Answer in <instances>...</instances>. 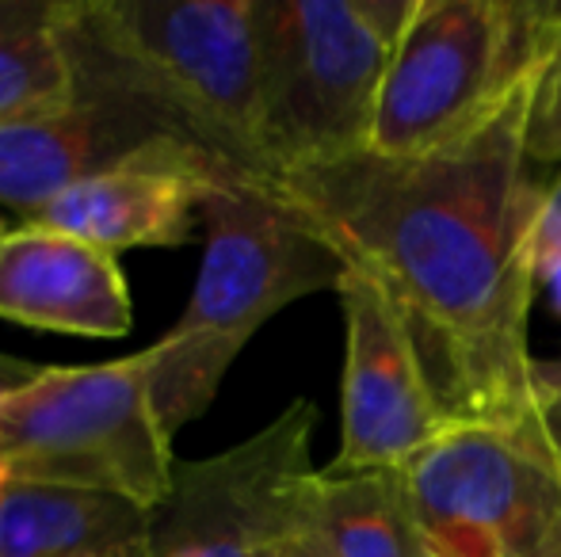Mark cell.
I'll return each instance as SVG.
<instances>
[{
  "instance_id": "1",
  "label": "cell",
  "mask_w": 561,
  "mask_h": 557,
  "mask_svg": "<svg viewBox=\"0 0 561 557\" xmlns=\"http://www.w3.org/2000/svg\"><path fill=\"white\" fill-rule=\"evenodd\" d=\"M535 69L539 50L501 104L436 153H359L279 179L336 253L393 294L458 423L550 413L527 340L547 199L527 176Z\"/></svg>"
},
{
  "instance_id": "2",
  "label": "cell",
  "mask_w": 561,
  "mask_h": 557,
  "mask_svg": "<svg viewBox=\"0 0 561 557\" xmlns=\"http://www.w3.org/2000/svg\"><path fill=\"white\" fill-rule=\"evenodd\" d=\"M61 46L73 92L134 107L233 176L275 184L256 0H66Z\"/></svg>"
},
{
  "instance_id": "3",
  "label": "cell",
  "mask_w": 561,
  "mask_h": 557,
  "mask_svg": "<svg viewBox=\"0 0 561 557\" xmlns=\"http://www.w3.org/2000/svg\"><path fill=\"white\" fill-rule=\"evenodd\" d=\"M207 248L180 321L149 344V394L164 436L176 439L215 405L229 367L290 302L336 290L344 256L279 192L229 179L203 207Z\"/></svg>"
},
{
  "instance_id": "4",
  "label": "cell",
  "mask_w": 561,
  "mask_h": 557,
  "mask_svg": "<svg viewBox=\"0 0 561 557\" xmlns=\"http://www.w3.org/2000/svg\"><path fill=\"white\" fill-rule=\"evenodd\" d=\"M413 0H256L260 138L272 176L367 153Z\"/></svg>"
},
{
  "instance_id": "5",
  "label": "cell",
  "mask_w": 561,
  "mask_h": 557,
  "mask_svg": "<svg viewBox=\"0 0 561 557\" xmlns=\"http://www.w3.org/2000/svg\"><path fill=\"white\" fill-rule=\"evenodd\" d=\"M149 348L112 363L43 367L0 402V466L12 481L115 492L157 508L172 489V439L149 394Z\"/></svg>"
},
{
  "instance_id": "6",
  "label": "cell",
  "mask_w": 561,
  "mask_h": 557,
  "mask_svg": "<svg viewBox=\"0 0 561 557\" xmlns=\"http://www.w3.org/2000/svg\"><path fill=\"white\" fill-rule=\"evenodd\" d=\"M401 474L428 557H561V446L550 413L462 420Z\"/></svg>"
},
{
  "instance_id": "7",
  "label": "cell",
  "mask_w": 561,
  "mask_h": 557,
  "mask_svg": "<svg viewBox=\"0 0 561 557\" xmlns=\"http://www.w3.org/2000/svg\"><path fill=\"white\" fill-rule=\"evenodd\" d=\"M550 12L519 0H413L367 153L424 156L478 127L535 61Z\"/></svg>"
},
{
  "instance_id": "8",
  "label": "cell",
  "mask_w": 561,
  "mask_h": 557,
  "mask_svg": "<svg viewBox=\"0 0 561 557\" xmlns=\"http://www.w3.org/2000/svg\"><path fill=\"white\" fill-rule=\"evenodd\" d=\"M318 405L298 397L256 436L210 459H176L153 508V557H264L306 535Z\"/></svg>"
},
{
  "instance_id": "9",
  "label": "cell",
  "mask_w": 561,
  "mask_h": 557,
  "mask_svg": "<svg viewBox=\"0 0 561 557\" xmlns=\"http://www.w3.org/2000/svg\"><path fill=\"white\" fill-rule=\"evenodd\" d=\"M344 382H340V451L329 474L405 469L455 428L424 363L413 325L393 294L359 264L344 260Z\"/></svg>"
},
{
  "instance_id": "10",
  "label": "cell",
  "mask_w": 561,
  "mask_h": 557,
  "mask_svg": "<svg viewBox=\"0 0 561 557\" xmlns=\"http://www.w3.org/2000/svg\"><path fill=\"white\" fill-rule=\"evenodd\" d=\"M176 146L187 141L169 135L149 115L73 92L69 104L0 127V210L27 222L81 179Z\"/></svg>"
},
{
  "instance_id": "11",
  "label": "cell",
  "mask_w": 561,
  "mask_h": 557,
  "mask_svg": "<svg viewBox=\"0 0 561 557\" xmlns=\"http://www.w3.org/2000/svg\"><path fill=\"white\" fill-rule=\"evenodd\" d=\"M233 176L192 146L81 179L27 222L58 225L112 256L134 248H180L203 218L207 199Z\"/></svg>"
},
{
  "instance_id": "12",
  "label": "cell",
  "mask_w": 561,
  "mask_h": 557,
  "mask_svg": "<svg viewBox=\"0 0 561 557\" xmlns=\"http://www.w3.org/2000/svg\"><path fill=\"white\" fill-rule=\"evenodd\" d=\"M0 317L46 333L118 340L134 302L118 256L46 222H20L0 237Z\"/></svg>"
},
{
  "instance_id": "13",
  "label": "cell",
  "mask_w": 561,
  "mask_h": 557,
  "mask_svg": "<svg viewBox=\"0 0 561 557\" xmlns=\"http://www.w3.org/2000/svg\"><path fill=\"white\" fill-rule=\"evenodd\" d=\"M0 557H153V508L115 492L12 481Z\"/></svg>"
},
{
  "instance_id": "14",
  "label": "cell",
  "mask_w": 561,
  "mask_h": 557,
  "mask_svg": "<svg viewBox=\"0 0 561 557\" xmlns=\"http://www.w3.org/2000/svg\"><path fill=\"white\" fill-rule=\"evenodd\" d=\"M310 538L321 557H428L416 535L401 469H318L310 489Z\"/></svg>"
},
{
  "instance_id": "15",
  "label": "cell",
  "mask_w": 561,
  "mask_h": 557,
  "mask_svg": "<svg viewBox=\"0 0 561 557\" xmlns=\"http://www.w3.org/2000/svg\"><path fill=\"white\" fill-rule=\"evenodd\" d=\"M61 4L66 0H0V127L73 100Z\"/></svg>"
},
{
  "instance_id": "16",
  "label": "cell",
  "mask_w": 561,
  "mask_h": 557,
  "mask_svg": "<svg viewBox=\"0 0 561 557\" xmlns=\"http://www.w3.org/2000/svg\"><path fill=\"white\" fill-rule=\"evenodd\" d=\"M527 156L561 161V8L550 12L542 27L531 115H527Z\"/></svg>"
},
{
  "instance_id": "17",
  "label": "cell",
  "mask_w": 561,
  "mask_h": 557,
  "mask_svg": "<svg viewBox=\"0 0 561 557\" xmlns=\"http://www.w3.org/2000/svg\"><path fill=\"white\" fill-rule=\"evenodd\" d=\"M561 248V176L554 187H547V199L539 210V225H535V264L542 256L558 253Z\"/></svg>"
},
{
  "instance_id": "18",
  "label": "cell",
  "mask_w": 561,
  "mask_h": 557,
  "mask_svg": "<svg viewBox=\"0 0 561 557\" xmlns=\"http://www.w3.org/2000/svg\"><path fill=\"white\" fill-rule=\"evenodd\" d=\"M38 371H43V367L31 363V359H20V356H8V351H0V402H4L8 394H15L20 386H27Z\"/></svg>"
},
{
  "instance_id": "19",
  "label": "cell",
  "mask_w": 561,
  "mask_h": 557,
  "mask_svg": "<svg viewBox=\"0 0 561 557\" xmlns=\"http://www.w3.org/2000/svg\"><path fill=\"white\" fill-rule=\"evenodd\" d=\"M535 282L547 290L550 310L561 317V248H558V253H550V256H542V260L535 264Z\"/></svg>"
},
{
  "instance_id": "20",
  "label": "cell",
  "mask_w": 561,
  "mask_h": 557,
  "mask_svg": "<svg viewBox=\"0 0 561 557\" xmlns=\"http://www.w3.org/2000/svg\"><path fill=\"white\" fill-rule=\"evenodd\" d=\"M535 386H539L542 405L554 413L558 405H561V356L547 359V363H539V371H535Z\"/></svg>"
},
{
  "instance_id": "21",
  "label": "cell",
  "mask_w": 561,
  "mask_h": 557,
  "mask_svg": "<svg viewBox=\"0 0 561 557\" xmlns=\"http://www.w3.org/2000/svg\"><path fill=\"white\" fill-rule=\"evenodd\" d=\"M264 557H321V550H318V546H313V538H310V523H306V535H302V538H295V543L275 546V550H267Z\"/></svg>"
},
{
  "instance_id": "22",
  "label": "cell",
  "mask_w": 561,
  "mask_h": 557,
  "mask_svg": "<svg viewBox=\"0 0 561 557\" xmlns=\"http://www.w3.org/2000/svg\"><path fill=\"white\" fill-rule=\"evenodd\" d=\"M8 485H12V474H8V469H4V466H0V500H4Z\"/></svg>"
},
{
  "instance_id": "23",
  "label": "cell",
  "mask_w": 561,
  "mask_h": 557,
  "mask_svg": "<svg viewBox=\"0 0 561 557\" xmlns=\"http://www.w3.org/2000/svg\"><path fill=\"white\" fill-rule=\"evenodd\" d=\"M554 413H558V428H554V436H558V446H561V405H558ZM554 413H550V417H554ZM550 423H554V420H550Z\"/></svg>"
},
{
  "instance_id": "24",
  "label": "cell",
  "mask_w": 561,
  "mask_h": 557,
  "mask_svg": "<svg viewBox=\"0 0 561 557\" xmlns=\"http://www.w3.org/2000/svg\"><path fill=\"white\" fill-rule=\"evenodd\" d=\"M8 230H12V222H8V218H4V214H0V237H4V233H8Z\"/></svg>"
}]
</instances>
